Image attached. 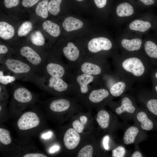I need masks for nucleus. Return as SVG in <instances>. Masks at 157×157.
<instances>
[{
  "instance_id": "nucleus-1",
  "label": "nucleus",
  "mask_w": 157,
  "mask_h": 157,
  "mask_svg": "<svg viewBox=\"0 0 157 157\" xmlns=\"http://www.w3.org/2000/svg\"><path fill=\"white\" fill-rule=\"evenodd\" d=\"M116 72L131 82L140 80L150 74L153 68L149 61H143L139 58L132 57L114 62Z\"/></svg>"
},
{
  "instance_id": "nucleus-2",
  "label": "nucleus",
  "mask_w": 157,
  "mask_h": 157,
  "mask_svg": "<svg viewBox=\"0 0 157 157\" xmlns=\"http://www.w3.org/2000/svg\"><path fill=\"white\" fill-rule=\"evenodd\" d=\"M0 67L12 74L17 79L32 82L39 86L42 75L22 59L8 57L0 63Z\"/></svg>"
},
{
  "instance_id": "nucleus-3",
  "label": "nucleus",
  "mask_w": 157,
  "mask_h": 157,
  "mask_svg": "<svg viewBox=\"0 0 157 157\" xmlns=\"http://www.w3.org/2000/svg\"><path fill=\"white\" fill-rule=\"evenodd\" d=\"M69 66L59 59L52 57L47 58L42 75L61 78L70 82L72 74Z\"/></svg>"
},
{
  "instance_id": "nucleus-4",
  "label": "nucleus",
  "mask_w": 157,
  "mask_h": 157,
  "mask_svg": "<svg viewBox=\"0 0 157 157\" xmlns=\"http://www.w3.org/2000/svg\"><path fill=\"white\" fill-rule=\"evenodd\" d=\"M109 75V73L103 76L102 84L109 90L113 97L121 96L130 86L131 82L119 75L117 72L116 76Z\"/></svg>"
},
{
  "instance_id": "nucleus-5",
  "label": "nucleus",
  "mask_w": 157,
  "mask_h": 157,
  "mask_svg": "<svg viewBox=\"0 0 157 157\" xmlns=\"http://www.w3.org/2000/svg\"><path fill=\"white\" fill-rule=\"evenodd\" d=\"M63 79L47 75H42L38 87L48 92L61 94L74 89L72 85Z\"/></svg>"
},
{
  "instance_id": "nucleus-6",
  "label": "nucleus",
  "mask_w": 157,
  "mask_h": 157,
  "mask_svg": "<svg viewBox=\"0 0 157 157\" xmlns=\"http://www.w3.org/2000/svg\"><path fill=\"white\" fill-rule=\"evenodd\" d=\"M102 77L77 72L75 75H72L70 83L73 85L74 89L79 90L81 93L85 94L90 91L92 86H95L92 84H99Z\"/></svg>"
},
{
  "instance_id": "nucleus-7",
  "label": "nucleus",
  "mask_w": 157,
  "mask_h": 157,
  "mask_svg": "<svg viewBox=\"0 0 157 157\" xmlns=\"http://www.w3.org/2000/svg\"><path fill=\"white\" fill-rule=\"evenodd\" d=\"M22 59L26 62L42 75V71L47 58L42 56L32 47L28 45L22 47L19 49Z\"/></svg>"
},
{
  "instance_id": "nucleus-8",
  "label": "nucleus",
  "mask_w": 157,
  "mask_h": 157,
  "mask_svg": "<svg viewBox=\"0 0 157 157\" xmlns=\"http://www.w3.org/2000/svg\"><path fill=\"white\" fill-rule=\"evenodd\" d=\"M105 62L80 60L76 69L77 72L102 77L108 73Z\"/></svg>"
},
{
  "instance_id": "nucleus-9",
  "label": "nucleus",
  "mask_w": 157,
  "mask_h": 157,
  "mask_svg": "<svg viewBox=\"0 0 157 157\" xmlns=\"http://www.w3.org/2000/svg\"><path fill=\"white\" fill-rule=\"evenodd\" d=\"M40 123V119L36 114L29 111L21 116L17 121V125L20 130H26L37 126Z\"/></svg>"
},
{
  "instance_id": "nucleus-10",
  "label": "nucleus",
  "mask_w": 157,
  "mask_h": 157,
  "mask_svg": "<svg viewBox=\"0 0 157 157\" xmlns=\"http://www.w3.org/2000/svg\"><path fill=\"white\" fill-rule=\"evenodd\" d=\"M87 46L90 52L95 53L102 51L109 50L112 48V44L108 38L100 37L91 40L88 42Z\"/></svg>"
},
{
  "instance_id": "nucleus-11",
  "label": "nucleus",
  "mask_w": 157,
  "mask_h": 157,
  "mask_svg": "<svg viewBox=\"0 0 157 157\" xmlns=\"http://www.w3.org/2000/svg\"><path fill=\"white\" fill-rule=\"evenodd\" d=\"M65 57L68 61L70 67L76 68L79 62L80 52L78 48L72 42H69L62 49Z\"/></svg>"
},
{
  "instance_id": "nucleus-12",
  "label": "nucleus",
  "mask_w": 157,
  "mask_h": 157,
  "mask_svg": "<svg viewBox=\"0 0 157 157\" xmlns=\"http://www.w3.org/2000/svg\"><path fill=\"white\" fill-rule=\"evenodd\" d=\"M14 102L16 103L26 104L32 101L33 96L32 93L27 89L19 86L15 88L13 94Z\"/></svg>"
},
{
  "instance_id": "nucleus-13",
  "label": "nucleus",
  "mask_w": 157,
  "mask_h": 157,
  "mask_svg": "<svg viewBox=\"0 0 157 157\" xmlns=\"http://www.w3.org/2000/svg\"><path fill=\"white\" fill-rule=\"evenodd\" d=\"M81 140L79 133L72 128L68 129L63 137L65 146L67 149L72 150L75 149L78 145Z\"/></svg>"
},
{
  "instance_id": "nucleus-14",
  "label": "nucleus",
  "mask_w": 157,
  "mask_h": 157,
  "mask_svg": "<svg viewBox=\"0 0 157 157\" xmlns=\"http://www.w3.org/2000/svg\"><path fill=\"white\" fill-rule=\"evenodd\" d=\"M93 88L88 97L89 101L92 103H100L108 98L110 94L108 90L104 86L94 88V86Z\"/></svg>"
},
{
  "instance_id": "nucleus-15",
  "label": "nucleus",
  "mask_w": 157,
  "mask_h": 157,
  "mask_svg": "<svg viewBox=\"0 0 157 157\" xmlns=\"http://www.w3.org/2000/svg\"><path fill=\"white\" fill-rule=\"evenodd\" d=\"M136 117L137 120L140 123L141 128L143 130L151 131L157 127V122L144 111L139 112Z\"/></svg>"
},
{
  "instance_id": "nucleus-16",
  "label": "nucleus",
  "mask_w": 157,
  "mask_h": 157,
  "mask_svg": "<svg viewBox=\"0 0 157 157\" xmlns=\"http://www.w3.org/2000/svg\"><path fill=\"white\" fill-rule=\"evenodd\" d=\"M135 108L131 99L128 96L123 97L120 105L115 109L116 113L121 115L124 113L132 114L135 111Z\"/></svg>"
},
{
  "instance_id": "nucleus-17",
  "label": "nucleus",
  "mask_w": 157,
  "mask_h": 157,
  "mask_svg": "<svg viewBox=\"0 0 157 157\" xmlns=\"http://www.w3.org/2000/svg\"><path fill=\"white\" fill-rule=\"evenodd\" d=\"M70 106L71 103L69 100L64 98H59L52 101L49 107L52 111L60 112L67 110Z\"/></svg>"
},
{
  "instance_id": "nucleus-18",
  "label": "nucleus",
  "mask_w": 157,
  "mask_h": 157,
  "mask_svg": "<svg viewBox=\"0 0 157 157\" xmlns=\"http://www.w3.org/2000/svg\"><path fill=\"white\" fill-rule=\"evenodd\" d=\"M83 25V22L81 20L72 17H66L63 23V28L67 32L79 29Z\"/></svg>"
},
{
  "instance_id": "nucleus-19",
  "label": "nucleus",
  "mask_w": 157,
  "mask_h": 157,
  "mask_svg": "<svg viewBox=\"0 0 157 157\" xmlns=\"http://www.w3.org/2000/svg\"><path fill=\"white\" fill-rule=\"evenodd\" d=\"M145 104L147 110L155 117H157V96L152 92L147 94Z\"/></svg>"
},
{
  "instance_id": "nucleus-20",
  "label": "nucleus",
  "mask_w": 157,
  "mask_h": 157,
  "mask_svg": "<svg viewBox=\"0 0 157 157\" xmlns=\"http://www.w3.org/2000/svg\"><path fill=\"white\" fill-rule=\"evenodd\" d=\"M142 40L139 38H135L131 40L124 39L121 42L122 47L129 51H134L139 50L141 47Z\"/></svg>"
},
{
  "instance_id": "nucleus-21",
  "label": "nucleus",
  "mask_w": 157,
  "mask_h": 157,
  "mask_svg": "<svg viewBox=\"0 0 157 157\" xmlns=\"http://www.w3.org/2000/svg\"><path fill=\"white\" fill-rule=\"evenodd\" d=\"M139 132V129L136 126H132L127 128L124 132L123 137L124 143L126 145L133 143Z\"/></svg>"
},
{
  "instance_id": "nucleus-22",
  "label": "nucleus",
  "mask_w": 157,
  "mask_h": 157,
  "mask_svg": "<svg viewBox=\"0 0 157 157\" xmlns=\"http://www.w3.org/2000/svg\"><path fill=\"white\" fill-rule=\"evenodd\" d=\"M14 33V29L11 25L5 22H0V37L5 40L9 39L13 36Z\"/></svg>"
},
{
  "instance_id": "nucleus-23",
  "label": "nucleus",
  "mask_w": 157,
  "mask_h": 157,
  "mask_svg": "<svg viewBox=\"0 0 157 157\" xmlns=\"http://www.w3.org/2000/svg\"><path fill=\"white\" fill-rule=\"evenodd\" d=\"M110 118L109 113L105 110H102L98 113L96 120L101 128L105 129L109 126Z\"/></svg>"
},
{
  "instance_id": "nucleus-24",
  "label": "nucleus",
  "mask_w": 157,
  "mask_h": 157,
  "mask_svg": "<svg viewBox=\"0 0 157 157\" xmlns=\"http://www.w3.org/2000/svg\"><path fill=\"white\" fill-rule=\"evenodd\" d=\"M42 26L45 31L53 37H57L60 35V30L59 26L50 20L44 22Z\"/></svg>"
},
{
  "instance_id": "nucleus-25",
  "label": "nucleus",
  "mask_w": 157,
  "mask_h": 157,
  "mask_svg": "<svg viewBox=\"0 0 157 157\" xmlns=\"http://www.w3.org/2000/svg\"><path fill=\"white\" fill-rule=\"evenodd\" d=\"M116 13L120 17H126L132 15L134 13L132 6L129 3L124 2L119 4L116 8Z\"/></svg>"
},
{
  "instance_id": "nucleus-26",
  "label": "nucleus",
  "mask_w": 157,
  "mask_h": 157,
  "mask_svg": "<svg viewBox=\"0 0 157 157\" xmlns=\"http://www.w3.org/2000/svg\"><path fill=\"white\" fill-rule=\"evenodd\" d=\"M151 26V24L148 22L135 20L130 24L129 28L132 30L144 32L149 29Z\"/></svg>"
},
{
  "instance_id": "nucleus-27",
  "label": "nucleus",
  "mask_w": 157,
  "mask_h": 157,
  "mask_svg": "<svg viewBox=\"0 0 157 157\" xmlns=\"http://www.w3.org/2000/svg\"><path fill=\"white\" fill-rule=\"evenodd\" d=\"M48 0H42L38 4L35 9L36 14L43 18H47L48 15Z\"/></svg>"
},
{
  "instance_id": "nucleus-28",
  "label": "nucleus",
  "mask_w": 157,
  "mask_h": 157,
  "mask_svg": "<svg viewBox=\"0 0 157 157\" xmlns=\"http://www.w3.org/2000/svg\"><path fill=\"white\" fill-rule=\"evenodd\" d=\"M30 39L32 44L36 47H42L45 44L44 38L40 31L33 32L31 35Z\"/></svg>"
},
{
  "instance_id": "nucleus-29",
  "label": "nucleus",
  "mask_w": 157,
  "mask_h": 157,
  "mask_svg": "<svg viewBox=\"0 0 157 157\" xmlns=\"http://www.w3.org/2000/svg\"><path fill=\"white\" fill-rule=\"evenodd\" d=\"M32 24L29 21L24 22L19 27L17 31V34L19 37L26 36L32 30Z\"/></svg>"
},
{
  "instance_id": "nucleus-30",
  "label": "nucleus",
  "mask_w": 157,
  "mask_h": 157,
  "mask_svg": "<svg viewBox=\"0 0 157 157\" xmlns=\"http://www.w3.org/2000/svg\"><path fill=\"white\" fill-rule=\"evenodd\" d=\"M62 0H51L49 3V12L53 15H57L60 11V5Z\"/></svg>"
},
{
  "instance_id": "nucleus-31",
  "label": "nucleus",
  "mask_w": 157,
  "mask_h": 157,
  "mask_svg": "<svg viewBox=\"0 0 157 157\" xmlns=\"http://www.w3.org/2000/svg\"><path fill=\"white\" fill-rule=\"evenodd\" d=\"M3 69L0 68V83L4 85L13 83L17 79L14 75L10 74H5Z\"/></svg>"
},
{
  "instance_id": "nucleus-32",
  "label": "nucleus",
  "mask_w": 157,
  "mask_h": 157,
  "mask_svg": "<svg viewBox=\"0 0 157 157\" xmlns=\"http://www.w3.org/2000/svg\"><path fill=\"white\" fill-rule=\"evenodd\" d=\"M0 141L4 145L10 144L11 142V139L10 132L2 128H0Z\"/></svg>"
},
{
  "instance_id": "nucleus-33",
  "label": "nucleus",
  "mask_w": 157,
  "mask_h": 157,
  "mask_svg": "<svg viewBox=\"0 0 157 157\" xmlns=\"http://www.w3.org/2000/svg\"><path fill=\"white\" fill-rule=\"evenodd\" d=\"M93 148L90 144L87 145L79 151L77 156L78 157H92L93 156Z\"/></svg>"
},
{
  "instance_id": "nucleus-34",
  "label": "nucleus",
  "mask_w": 157,
  "mask_h": 157,
  "mask_svg": "<svg viewBox=\"0 0 157 157\" xmlns=\"http://www.w3.org/2000/svg\"><path fill=\"white\" fill-rule=\"evenodd\" d=\"M125 148L122 146H119L112 151V156L113 157H123L126 153Z\"/></svg>"
},
{
  "instance_id": "nucleus-35",
  "label": "nucleus",
  "mask_w": 157,
  "mask_h": 157,
  "mask_svg": "<svg viewBox=\"0 0 157 157\" xmlns=\"http://www.w3.org/2000/svg\"><path fill=\"white\" fill-rule=\"evenodd\" d=\"M72 126L73 129L79 133H82L84 128V125L80 121L77 119L73 122Z\"/></svg>"
},
{
  "instance_id": "nucleus-36",
  "label": "nucleus",
  "mask_w": 157,
  "mask_h": 157,
  "mask_svg": "<svg viewBox=\"0 0 157 157\" xmlns=\"http://www.w3.org/2000/svg\"><path fill=\"white\" fill-rule=\"evenodd\" d=\"M4 4L8 8L17 6L19 3V0H4Z\"/></svg>"
},
{
  "instance_id": "nucleus-37",
  "label": "nucleus",
  "mask_w": 157,
  "mask_h": 157,
  "mask_svg": "<svg viewBox=\"0 0 157 157\" xmlns=\"http://www.w3.org/2000/svg\"><path fill=\"white\" fill-rule=\"evenodd\" d=\"M40 0H23L22 3V5L26 8L33 6L36 4Z\"/></svg>"
},
{
  "instance_id": "nucleus-38",
  "label": "nucleus",
  "mask_w": 157,
  "mask_h": 157,
  "mask_svg": "<svg viewBox=\"0 0 157 157\" xmlns=\"http://www.w3.org/2000/svg\"><path fill=\"white\" fill-rule=\"evenodd\" d=\"M96 6L99 8H102L106 5L107 0H94Z\"/></svg>"
},
{
  "instance_id": "nucleus-39",
  "label": "nucleus",
  "mask_w": 157,
  "mask_h": 157,
  "mask_svg": "<svg viewBox=\"0 0 157 157\" xmlns=\"http://www.w3.org/2000/svg\"><path fill=\"white\" fill-rule=\"evenodd\" d=\"M24 157H47L46 155L38 153H28L25 154L23 156Z\"/></svg>"
},
{
  "instance_id": "nucleus-40",
  "label": "nucleus",
  "mask_w": 157,
  "mask_h": 157,
  "mask_svg": "<svg viewBox=\"0 0 157 157\" xmlns=\"http://www.w3.org/2000/svg\"><path fill=\"white\" fill-rule=\"evenodd\" d=\"M150 74L152 81L157 82V68H153Z\"/></svg>"
},
{
  "instance_id": "nucleus-41",
  "label": "nucleus",
  "mask_w": 157,
  "mask_h": 157,
  "mask_svg": "<svg viewBox=\"0 0 157 157\" xmlns=\"http://www.w3.org/2000/svg\"><path fill=\"white\" fill-rule=\"evenodd\" d=\"M8 48L5 45L0 44V54L1 56L4 55L8 52Z\"/></svg>"
},
{
  "instance_id": "nucleus-42",
  "label": "nucleus",
  "mask_w": 157,
  "mask_h": 157,
  "mask_svg": "<svg viewBox=\"0 0 157 157\" xmlns=\"http://www.w3.org/2000/svg\"><path fill=\"white\" fill-rule=\"evenodd\" d=\"M109 139V137L108 135L105 136L103 138V145L104 148L106 150H108L109 148L108 145Z\"/></svg>"
},
{
  "instance_id": "nucleus-43",
  "label": "nucleus",
  "mask_w": 157,
  "mask_h": 157,
  "mask_svg": "<svg viewBox=\"0 0 157 157\" xmlns=\"http://www.w3.org/2000/svg\"><path fill=\"white\" fill-rule=\"evenodd\" d=\"M153 84L152 92L157 96V82L152 81Z\"/></svg>"
},
{
  "instance_id": "nucleus-44",
  "label": "nucleus",
  "mask_w": 157,
  "mask_h": 157,
  "mask_svg": "<svg viewBox=\"0 0 157 157\" xmlns=\"http://www.w3.org/2000/svg\"><path fill=\"white\" fill-rule=\"evenodd\" d=\"M146 5H150L154 3V0H139Z\"/></svg>"
},
{
  "instance_id": "nucleus-45",
  "label": "nucleus",
  "mask_w": 157,
  "mask_h": 157,
  "mask_svg": "<svg viewBox=\"0 0 157 157\" xmlns=\"http://www.w3.org/2000/svg\"><path fill=\"white\" fill-rule=\"evenodd\" d=\"M80 120L81 122L84 125L88 122V118L85 115H82L80 117Z\"/></svg>"
},
{
  "instance_id": "nucleus-46",
  "label": "nucleus",
  "mask_w": 157,
  "mask_h": 157,
  "mask_svg": "<svg viewBox=\"0 0 157 157\" xmlns=\"http://www.w3.org/2000/svg\"><path fill=\"white\" fill-rule=\"evenodd\" d=\"M131 157H142L141 153L139 151H135L131 155Z\"/></svg>"
},
{
  "instance_id": "nucleus-47",
  "label": "nucleus",
  "mask_w": 157,
  "mask_h": 157,
  "mask_svg": "<svg viewBox=\"0 0 157 157\" xmlns=\"http://www.w3.org/2000/svg\"><path fill=\"white\" fill-rule=\"evenodd\" d=\"M59 149V147L58 146H54L52 147L50 150V152H54L55 151H57Z\"/></svg>"
},
{
  "instance_id": "nucleus-48",
  "label": "nucleus",
  "mask_w": 157,
  "mask_h": 157,
  "mask_svg": "<svg viewBox=\"0 0 157 157\" xmlns=\"http://www.w3.org/2000/svg\"><path fill=\"white\" fill-rule=\"evenodd\" d=\"M76 0L77 1H83V0Z\"/></svg>"
},
{
  "instance_id": "nucleus-49",
  "label": "nucleus",
  "mask_w": 157,
  "mask_h": 157,
  "mask_svg": "<svg viewBox=\"0 0 157 157\" xmlns=\"http://www.w3.org/2000/svg\"><path fill=\"white\" fill-rule=\"evenodd\" d=\"M1 105H0V111H1Z\"/></svg>"
}]
</instances>
